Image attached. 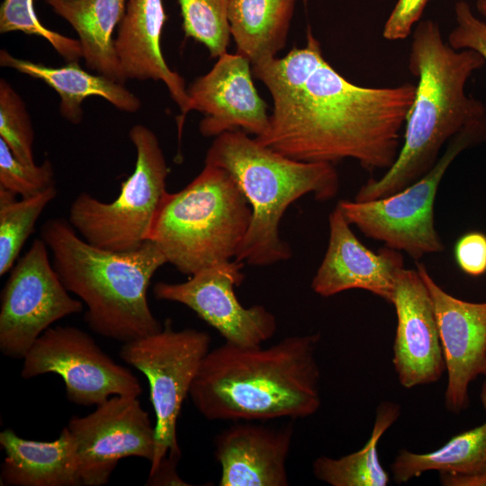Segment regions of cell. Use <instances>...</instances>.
<instances>
[{
  "label": "cell",
  "instance_id": "1",
  "mask_svg": "<svg viewBox=\"0 0 486 486\" xmlns=\"http://www.w3.org/2000/svg\"><path fill=\"white\" fill-rule=\"evenodd\" d=\"M416 85H355L325 58L302 84L271 94L273 112L258 143L304 162L352 158L388 170L400 153Z\"/></svg>",
  "mask_w": 486,
  "mask_h": 486
},
{
  "label": "cell",
  "instance_id": "37",
  "mask_svg": "<svg viewBox=\"0 0 486 486\" xmlns=\"http://www.w3.org/2000/svg\"><path fill=\"white\" fill-rule=\"evenodd\" d=\"M478 12L486 17V0H478L476 3Z\"/></svg>",
  "mask_w": 486,
  "mask_h": 486
},
{
  "label": "cell",
  "instance_id": "34",
  "mask_svg": "<svg viewBox=\"0 0 486 486\" xmlns=\"http://www.w3.org/2000/svg\"><path fill=\"white\" fill-rule=\"evenodd\" d=\"M180 456L166 455L158 465V467L148 474L146 485L165 486V485H189L185 483L177 474L176 467Z\"/></svg>",
  "mask_w": 486,
  "mask_h": 486
},
{
  "label": "cell",
  "instance_id": "14",
  "mask_svg": "<svg viewBox=\"0 0 486 486\" xmlns=\"http://www.w3.org/2000/svg\"><path fill=\"white\" fill-rule=\"evenodd\" d=\"M433 301L447 374L445 407L459 414L470 404L469 386L486 377V302L458 299L442 289L424 264L417 262Z\"/></svg>",
  "mask_w": 486,
  "mask_h": 486
},
{
  "label": "cell",
  "instance_id": "22",
  "mask_svg": "<svg viewBox=\"0 0 486 486\" xmlns=\"http://www.w3.org/2000/svg\"><path fill=\"white\" fill-rule=\"evenodd\" d=\"M78 35L82 58L91 70L124 84L113 32L128 0H44Z\"/></svg>",
  "mask_w": 486,
  "mask_h": 486
},
{
  "label": "cell",
  "instance_id": "10",
  "mask_svg": "<svg viewBox=\"0 0 486 486\" xmlns=\"http://www.w3.org/2000/svg\"><path fill=\"white\" fill-rule=\"evenodd\" d=\"M50 253L41 238L34 239L2 291L0 350L7 357L23 359L51 324L83 309L60 281Z\"/></svg>",
  "mask_w": 486,
  "mask_h": 486
},
{
  "label": "cell",
  "instance_id": "16",
  "mask_svg": "<svg viewBox=\"0 0 486 486\" xmlns=\"http://www.w3.org/2000/svg\"><path fill=\"white\" fill-rule=\"evenodd\" d=\"M249 64L244 56L226 52L187 88L192 111L203 114L202 136L240 130L257 137L268 128L267 104L255 87Z\"/></svg>",
  "mask_w": 486,
  "mask_h": 486
},
{
  "label": "cell",
  "instance_id": "21",
  "mask_svg": "<svg viewBox=\"0 0 486 486\" xmlns=\"http://www.w3.org/2000/svg\"><path fill=\"white\" fill-rule=\"evenodd\" d=\"M0 65L23 75L41 80L59 95V112L73 124L83 120V102L92 96L101 97L115 108L133 113L141 107L140 98L124 84L83 69L78 61L61 67H49L41 63L16 58L6 50H0Z\"/></svg>",
  "mask_w": 486,
  "mask_h": 486
},
{
  "label": "cell",
  "instance_id": "12",
  "mask_svg": "<svg viewBox=\"0 0 486 486\" xmlns=\"http://www.w3.org/2000/svg\"><path fill=\"white\" fill-rule=\"evenodd\" d=\"M76 449L84 486L106 484L119 461L136 456L152 461L156 432L138 397L112 396L88 415L67 425Z\"/></svg>",
  "mask_w": 486,
  "mask_h": 486
},
{
  "label": "cell",
  "instance_id": "11",
  "mask_svg": "<svg viewBox=\"0 0 486 486\" xmlns=\"http://www.w3.org/2000/svg\"><path fill=\"white\" fill-rule=\"evenodd\" d=\"M21 375H59L68 400L98 406L116 395L139 397L142 387L128 368L116 364L91 336L73 326L49 328L22 359Z\"/></svg>",
  "mask_w": 486,
  "mask_h": 486
},
{
  "label": "cell",
  "instance_id": "28",
  "mask_svg": "<svg viewBox=\"0 0 486 486\" xmlns=\"http://www.w3.org/2000/svg\"><path fill=\"white\" fill-rule=\"evenodd\" d=\"M14 32L42 37L68 62L78 61L82 58L78 40L51 31L40 22L33 0L3 1L0 7V33Z\"/></svg>",
  "mask_w": 486,
  "mask_h": 486
},
{
  "label": "cell",
  "instance_id": "19",
  "mask_svg": "<svg viewBox=\"0 0 486 486\" xmlns=\"http://www.w3.org/2000/svg\"><path fill=\"white\" fill-rule=\"evenodd\" d=\"M166 19L163 0H128L114 46L125 78L162 81L184 121L192 111L184 79L168 67L161 50Z\"/></svg>",
  "mask_w": 486,
  "mask_h": 486
},
{
  "label": "cell",
  "instance_id": "32",
  "mask_svg": "<svg viewBox=\"0 0 486 486\" xmlns=\"http://www.w3.org/2000/svg\"><path fill=\"white\" fill-rule=\"evenodd\" d=\"M429 0H398L387 18L382 37L391 41L405 40L418 23Z\"/></svg>",
  "mask_w": 486,
  "mask_h": 486
},
{
  "label": "cell",
  "instance_id": "27",
  "mask_svg": "<svg viewBox=\"0 0 486 486\" xmlns=\"http://www.w3.org/2000/svg\"><path fill=\"white\" fill-rule=\"evenodd\" d=\"M185 38L203 44L212 58L227 52L230 32V0H177Z\"/></svg>",
  "mask_w": 486,
  "mask_h": 486
},
{
  "label": "cell",
  "instance_id": "23",
  "mask_svg": "<svg viewBox=\"0 0 486 486\" xmlns=\"http://www.w3.org/2000/svg\"><path fill=\"white\" fill-rule=\"evenodd\" d=\"M296 2L230 0L228 20L237 53L252 65L276 58L286 45Z\"/></svg>",
  "mask_w": 486,
  "mask_h": 486
},
{
  "label": "cell",
  "instance_id": "20",
  "mask_svg": "<svg viewBox=\"0 0 486 486\" xmlns=\"http://www.w3.org/2000/svg\"><path fill=\"white\" fill-rule=\"evenodd\" d=\"M0 446L5 454L1 485H82L76 444L67 426L58 438L49 442L25 439L7 428L0 433Z\"/></svg>",
  "mask_w": 486,
  "mask_h": 486
},
{
  "label": "cell",
  "instance_id": "3",
  "mask_svg": "<svg viewBox=\"0 0 486 486\" xmlns=\"http://www.w3.org/2000/svg\"><path fill=\"white\" fill-rule=\"evenodd\" d=\"M484 64L474 50L452 48L436 22H418L408 60L418 83L400 153L380 178H371L360 187L354 200L383 198L411 184L435 166L447 141L466 126L486 119L484 104L465 93L468 79Z\"/></svg>",
  "mask_w": 486,
  "mask_h": 486
},
{
  "label": "cell",
  "instance_id": "17",
  "mask_svg": "<svg viewBox=\"0 0 486 486\" xmlns=\"http://www.w3.org/2000/svg\"><path fill=\"white\" fill-rule=\"evenodd\" d=\"M329 237L311 288L322 297L361 289L392 303L395 280L404 267L400 251L384 247L374 252L356 237L337 205L328 216Z\"/></svg>",
  "mask_w": 486,
  "mask_h": 486
},
{
  "label": "cell",
  "instance_id": "6",
  "mask_svg": "<svg viewBox=\"0 0 486 486\" xmlns=\"http://www.w3.org/2000/svg\"><path fill=\"white\" fill-rule=\"evenodd\" d=\"M252 210L233 177L204 164L184 189L166 193L149 235L180 273L193 275L236 258Z\"/></svg>",
  "mask_w": 486,
  "mask_h": 486
},
{
  "label": "cell",
  "instance_id": "18",
  "mask_svg": "<svg viewBox=\"0 0 486 486\" xmlns=\"http://www.w3.org/2000/svg\"><path fill=\"white\" fill-rule=\"evenodd\" d=\"M237 421L217 435L214 455L220 486H287L292 425L270 428Z\"/></svg>",
  "mask_w": 486,
  "mask_h": 486
},
{
  "label": "cell",
  "instance_id": "4",
  "mask_svg": "<svg viewBox=\"0 0 486 486\" xmlns=\"http://www.w3.org/2000/svg\"><path fill=\"white\" fill-rule=\"evenodd\" d=\"M40 234L63 285L86 306L92 331L123 344L163 328L148 302L153 275L167 263L153 241L127 251L101 248L63 218L47 220Z\"/></svg>",
  "mask_w": 486,
  "mask_h": 486
},
{
  "label": "cell",
  "instance_id": "13",
  "mask_svg": "<svg viewBox=\"0 0 486 486\" xmlns=\"http://www.w3.org/2000/svg\"><path fill=\"white\" fill-rule=\"evenodd\" d=\"M243 264L230 260L206 267L183 283L158 282L153 287L154 296L185 305L214 328L225 342L261 346L275 333L276 320L264 306L247 308L238 300L234 288L244 280Z\"/></svg>",
  "mask_w": 486,
  "mask_h": 486
},
{
  "label": "cell",
  "instance_id": "29",
  "mask_svg": "<svg viewBox=\"0 0 486 486\" xmlns=\"http://www.w3.org/2000/svg\"><path fill=\"white\" fill-rule=\"evenodd\" d=\"M0 138L22 162L35 164L31 116L22 98L4 78L0 79Z\"/></svg>",
  "mask_w": 486,
  "mask_h": 486
},
{
  "label": "cell",
  "instance_id": "15",
  "mask_svg": "<svg viewBox=\"0 0 486 486\" xmlns=\"http://www.w3.org/2000/svg\"><path fill=\"white\" fill-rule=\"evenodd\" d=\"M392 304L397 315L392 364L400 385L436 382L446 365L433 301L418 269L400 270Z\"/></svg>",
  "mask_w": 486,
  "mask_h": 486
},
{
  "label": "cell",
  "instance_id": "36",
  "mask_svg": "<svg viewBox=\"0 0 486 486\" xmlns=\"http://www.w3.org/2000/svg\"><path fill=\"white\" fill-rule=\"evenodd\" d=\"M480 400L483 410L486 411V377L481 388Z\"/></svg>",
  "mask_w": 486,
  "mask_h": 486
},
{
  "label": "cell",
  "instance_id": "2",
  "mask_svg": "<svg viewBox=\"0 0 486 486\" xmlns=\"http://www.w3.org/2000/svg\"><path fill=\"white\" fill-rule=\"evenodd\" d=\"M320 334L291 336L267 347L225 342L204 356L190 389L209 420L303 418L320 406Z\"/></svg>",
  "mask_w": 486,
  "mask_h": 486
},
{
  "label": "cell",
  "instance_id": "30",
  "mask_svg": "<svg viewBox=\"0 0 486 486\" xmlns=\"http://www.w3.org/2000/svg\"><path fill=\"white\" fill-rule=\"evenodd\" d=\"M0 185L22 198L40 194L55 186L52 165L49 159L40 166L22 162L0 138Z\"/></svg>",
  "mask_w": 486,
  "mask_h": 486
},
{
  "label": "cell",
  "instance_id": "33",
  "mask_svg": "<svg viewBox=\"0 0 486 486\" xmlns=\"http://www.w3.org/2000/svg\"><path fill=\"white\" fill-rule=\"evenodd\" d=\"M454 258L459 268L470 276L486 273V235L472 231L463 235L455 243Z\"/></svg>",
  "mask_w": 486,
  "mask_h": 486
},
{
  "label": "cell",
  "instance_id": "9",
  "mask_svg": "<svg viewBox=\"0 0 486 486\" xmlns=\"http://www.w3.org/2000/svg\"><path fill=\"white\" fill-rule=\"evenodd\" d=\"M210 344L208 333L195 328L175 330L167 320L159 331L123 343L120 350L121 358L141 372L149 384L156 416L149 472L166 455L181 456L177 419Z\"/></svg>",
  "mask_w": 486,
  "mask_h": 486
},
{
  "label": "cell",
  "instance_id": "24",
  "mask_svg": "<svg viewBox=\"0 0 486 486\" xmlns=\"http://www.w3.org/2000/svg\"><path fill=\"white\" fill-rule=\"evenodd\" d=\"M393 481L405 483L428 471L469 474L486 472V421L452 436L428 453L399 451L391 464Z\"/></svg>",
  "mask_w": 486,
  "mask_h": 486
},
{
  "label": "cell",
  "instance_id": "8",
  "mask_svg": "<svg viewBox=\"0 0 486 486\" xmlns=\"http://www.w3.org/2000/svg\"><path fill=\"white\" fill-rule=\"evenodd\" d=\"M486 140V119L466 126L454 137L422 177L402 190L370 201L338 202L350 225L367 238L403 251L414 260L440 253L445 246L436 227L434 205L439 184L455 158L470 146Z\"/></svg>",
  "mask_w": 486,
  "mask_h": 486
},
{
  "label": "cell",
  "instance_id": "31",
  "mask_svg": "<svg viewBox=\"0 0 486 486\" xmlns=\"http://www.w3.org/2000/svg\"><path fill=\"white\" fill-rule=\"evenodd\" d=\"M454 14L456 25L450 32L447 42L454 50L478 52L486 63V22L477 18L464 0L454 4Z\"/></svg>",
  "mask_w": 486,
  "mask_h": 486
},
{
  "label": "cell",
  "instance_id": "26",
  "mask_svg": "<svg viewBox=\"0 0 486 486\" xmlns=\"http://www.w3.org/2000/svg\"><path fill=\"white\" fill-rule=\"evenodd\" d=\"M16 194L0 186V275L9 272L33 231L38 218L57 195L56 186L16 200Z\"/></svg>",
  "mask_w": 486,
  "mask_h": 486
},
{
  "label": "cell",
  "instance_id": "5",
  "mask_svg": "<svg viewBox=\"0 0 486 486\" xmlns=\"http://www.w3.org/2000/svg\"><path fill=\"white\" fill-rule=\"evenodd\" d=\"M204 164L225 169L251 207L250 225L235 260L253 266H272L292 256L279 231L292 203L307 194L328 201L339 189L333 164L288 158L240 130L215 137Z\"/></svg>",
  "mask_w": 486,
  "mask_h": 486
},
{
  "label": "cell",
  "instance_id": "35",
  "mask_svg": "<svg viewBox=\"0 0 486 486\" xmlns=\"http://www.w3.org/2000/svg\"><path fill=\"white\" fill-rule=\"evenodd\" d=\"M439 482L444 486H486V472L469 474L441 472Z\"/></svg>",
  "mask_w": 486,
  "mask_h": 486
},
{
  "label": "cell",
  "instance_id": "7",
  "mask_svg": "<svg viewBox=\"0 0 486 486\" xmlns=\"http://www.w3.org/2000/svg\"><path fill=\"white\" fill-rule=\"evenodd\" d=\"M129 137L136 149L135 168L111 202L83 192L72 202L68 221L88 243L108 250L127 251L149 240L166 191L169 169L157 135L142 124Z\"/></svg>",
  "mask_w": 486,
  "mask_h": 486
},
{
  "label": "cell",
  "instance_id": "25",
  "mask_svg": "<svg viewBox=\"0 0 486 486\" xmlns=\"http://www.w3.org/2000/svg\"><path fill=\"white\" fill-rule=\"evenodd\" d=\"M400 414V406L381 402L375 414L372 434L358 451L340 458L320 456L312 464L314 476L331 486H386L390 475L381 464L377 446L382 435Z\"/></svg>",
  "mask_w": 486,
  "mask_h": 486
}]
</instances>
